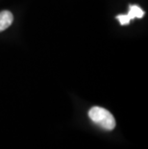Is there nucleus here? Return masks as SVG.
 I'll return each mask as SVG.
<instances>
[{"label": "nucleus", "instance_id": "f03ea898", "mask_svg": "<svg viewBox=\"0 0 148 149\" xmlns=\"http://www.w3.org/2000/svg\"><path fill=\"white\" fill-rule=\"evenodd\" d=\"M144 12L141 10L140 6L138 5H130L129 6V12L126 15H118L116 18L119 20L121 25H127L134 18H141L143 17Z\"/></svg>", "mask_w": 148, "mask_h": 149}, {"label": "nucleus", "instance_id": "f257e3e1", "mask_svg": "<svg viewBox=\"0 0 148 149\" xmlns=\"http://www.w3.org/2000/svg\"><path fill=\"white\" fill-rule=\"evenodd\" d=\"M89 117L92 122L100 126L104 130L112 131L115 128V119L108 110L102 107H92L89 111Z\"/></svg>", "mask_w": 148, "mask_h": 149}, {"label": "nucleus", "instance_id": "7ed1b4c3", "mask_svg": "<svg viewBox=\"0 0 148 149\" xmlns=\"http://www.w3.org/2000/svg\"><path fill=\"white\" fill-rule=\"evenodd\" d=\"M14 20V15L11 12L3 11L0 13V32L9 28Z\"/></svg>", "mask_w": 148, "mask_h": 149}]
</instances>
